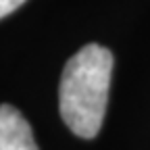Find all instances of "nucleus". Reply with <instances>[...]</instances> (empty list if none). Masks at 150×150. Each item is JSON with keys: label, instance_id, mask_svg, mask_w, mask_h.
<instances>
[{"label": "nucleus", "instance_id": "nucleus-1", "mask_svg": "<svg viewBox=\"0 0 150 150\" xmlns=\"http://www.w3.org/2000/svg\"><path fill=\"white\" fill-rule=\"evenodd\" d=\"M112 73V54L88 44L65 65L59 86V108L67 127L79 138H96L104 121Z\"/></svg>", "mask_w": 150, "mask_h": 150}, {"label": "nucleus", "instance_id": "nucleus-2", "mask_svg": "<svg viewBox=\"0 0 150 150\" xmlns=\"http://www.w3.org/2000/svg\"><path fill=\"white\" fill-rule=\"evenodd\" d=\"M0 150H38L29 123L11 104H0Z\"/></svg>", "mask_w": 150, "mask_h": 150}, {"label": "nucleus", "instance_id": "nucleus-3", "mask_svg": "<svg viewBox=\"0 0 150 150\" xmlns=\"http://www.w3.org/2000/svg\"><path fill=\"white\" fill-rule=\"evenodd\" d=\"M23 2H25V0H0V19L11 15L13 11H17Z\"/></svg>", "mask_w": 150, "mask_h": 150}]
</instances>
